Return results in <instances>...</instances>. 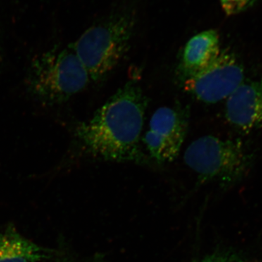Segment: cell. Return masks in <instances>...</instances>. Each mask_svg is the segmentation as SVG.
<instances>
[{"mask_svg": "<svg viewBox=\"0 0 262 262\" xmlns=\"http://www.w3.org/2000/svg\"><path fill=\"white\" fill-rule=\"evenodd\" d=\"M196 262H251L227 252H215L205 256Z\"/></svg>", "mask_w": 262, "mask_h": 262, "instance_id": "8fae6325", "label": "cell"}, {"mask_svg": "<svg viewBox=\"0 0 262 262\" xmlns=\"http://www.w3.org/2000/svg\"><path fill=\"white\" fill-rule=\"evenodd\" d=\"M136 24L134 6L117 8L71 45L95 82L103 80L128 50Z\"/></svg>", "mask_w": 262, "mask_h": 262, "instance_id": "7a4b0ae2", "label": "cell"}, {"mask_svg": "<svg viewBox=\"0 0 262 262\" xmlns=\"http://www.w3.org/2000/svg\"><path fill=\"white\" fill-rule=\"evenodd\" d=\"M221 51L220 34L214 29L203 31L191 38L183 49L177 68L182 82L204 70Z\"/></svg>", "mask_w": 262, "mask_h": 262, "instance_id": "ba28073f", "label": "cell"}, {"mask_svg": "<svg viewBox=\"0 0 262 262\" xmlns=\"http://www.w3.org/2000/svg\"><path fill=\"white\" fill-rule=\"evenodd\" d=\"M91 80L89 72L70 45L34 58L29 68L27 86L34 97L54 104L79 94Z\"/></svg>", "mask_w": 262, "mask_h": 262, "instance_id": "3957f363", "label": "cell"}, {"mask_svg": "<svg viewBox=\"0 0 262 262\" xmlns=\"http://www.w3.org/2000/svg\"><path fill=\"white\" fill-rule=\"evenodd\" d=\"M244 70L233 53L221 51L199 73L182 82L188 94L198 101L215 103L227 99L244 82Z\"/></svg>", "mask_w": 262, "mask_h": 262, "instance_id": "5b68a950", "label": "cell"}, {"mask_svg": "<svg viewBox=\"0 0 262 262\" xmlns=\"http://www.w3.org/2000/svg\"><path fill=\"white\" fill-rule=\"evenodd\" d=\"M46 251L13 231L0 234V262H39Z\"/></svg>", "mask_w": 262, "mask_h": 262, "instance_id": "9c48e42d", "label": "cell"}, {"mask_svg": "<svg viewBox=\"0 0 262 262\" xmlns=\"http://www.w3.org/2000/svg\"><path fill=\"white\" fill-rule=\"evenodd\" d=\"M225 117L232 126L243 132L262 127V79L243 82L227 98Z\"/></svg>", "mask_w": 262, "mask_h": 262, "instance_id": "52a82bcc", "label": "cell"}, {"mask_svg": "<svg viewBox=\"0 0 262 262\" xmlns=\"http://www.w3.org/2000/svg\"><path fill=\"white\" fill-rule=\"evenodd\" d=\"M222 9L228 16L239 14L251 8L256 0H220Z\"/></svg>", "mask_w": 262, "mask_h": 262, "instance_id": "30bf717a", "label": "cell"}, {"mask_svg": "<svg viewBox=\"0 0 262 262\" xmlns=\"http://www.w3.org/2000/svg\"><path fill=\"white\" fill-rule=\"evenodd\" d=\"M189 110L174 106H162L150 119L144 144L151 158L159 163H170L178 157L187 136Z\"/></svg>", "mask_w": 262, "mask_h": 262, "instance_id": "8992f818", "label": "cell"}, {"mask_svg": "<svg viewBox=\"0 0 262 262\" xmlns=\"http://www.w3.org/2000/svg\"><path fill=\"white\" fill-rule=\"evenodd\" d=\"M148 98L136 81L127 82L88 121L76 136L89 154L115 162H145L140 146Z\"/></svg>", "mask_w": 262, "mask_h": 262, "instance_id": "6da1fadb", "label": "cell"}, {"mask_svg": "<svg viewBox=\"0 0 262 262\" xmlns=\"http://www.w3.org/2000/svg\"><path fill=\"white\" fill-rule=\"evenodd\" d=\"M184 160L201 182L215 181L228 185L248 173L252 156L239 140L208 135L189 144Z\"/></svg>", "mask_w": 262, "mask_h": 262, "instance_id": "277c9868", "label": "cell"}]
</instances>
